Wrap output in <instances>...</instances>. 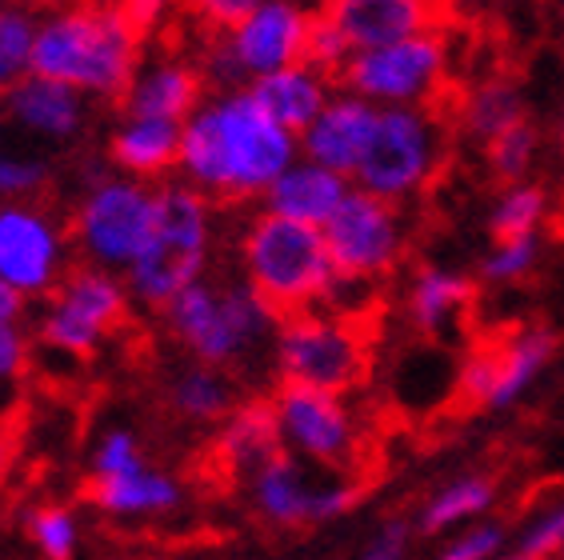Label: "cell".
<instances>
[{"mask_svg":"<svg viewBox=\"0 0 564 560\" xmlns=\"http://www.w3.org/2000/svg\"><path fill=\"white\" fill-rule=\"evenodd\" d=\"M293 132L272 120L252 93L196 108L181 129V164L208 201H249L293 164Z\"/></svg>","mask_w":564,"mask_h":560,"instance_id":"obj_1","label":"cell"},{"mask_svg":"<svg viewBox=\"0 0 564 560\" xmlns=\"http://www.w3.org/2000/svg\"><path fill=\"white\" fill-rule=\"evenodd\" d=\"M144 24L132 21L117 0L80 4L36 29L33 73L53 76L80 93L124 100L137 80Z\"/></svg>","mask_w":564,"mask_h":560,"instance_id":"obj_2","label":"cell"},{"mask_svg":"<svg viewBox=\"0 0 564 560\" xmlns=\"http://www.w3.org/2000/svg\"><path fill=\"white\" fill-rule=\"evenodd\" d=\"M245 272L276 321L313 309L337 277L321 225L284 213H261L245 233Z\"/></svg>","mask_w":564,"mask_h":560,"instance_id":"obj_3","label":"cell"},{"mask_svg":"<svg viewBox=\"0 0 564 560\" xmlns=\"http://www.w3.org/2000/svg\"><path fill=\"white\" fill-rule=\"evenodd\" d=\"M173 333L188 345V353L205 365L232 368L249 353L264 345L272 324H281L269 313V304L252 292V284H205L193 280L164 304Z\"/></svg>","mask_w":564,"mask_h":560,"instance_id":"obj_4","label":"cell"},{"mask_svg":"<svg viewBox=\"0 0 564 560\" xmlns=\"http://www.w3.org/2000/svg\"><path fill=\"white\" fill-rule=\"evenodd\" d=\"M208 252V196L188 184L156 193V225L129 265V289L149 309H164L176 292L200 280Z\"/></svg>","mask_w":564,"mask_h":560,"instance_id":"obj_5","label":"cell"},{"mask_svg":"<svg viewBox=\"0 0 564 560\" xmlns=\"http://www.w3.org/2000/svg\"><path fill=\"white\" fill-rule=\"evenodd\" d=\"M276 377L289 385L325 388V392H352L372 373L369 321H352L337 313H293L276 333Z\"/></svg>","mask_w":564,"mask_h":560,"instance_id":"obj_6","label":"cell"},{"mask_svg":"<svg viewBox=\"0 0 564 560\" xmlns=\"http://www.w3.org/2000/svg\"><path fill=\"white\" fill-rule=\"evenodd\" d=\"M441 144H445V129H441V108L436 105L384 108V112H377L372 137L360 152L352 176L360 181V189L397 201V196L416 193L436 173Z\"/></svg>","mask_w":564,"mask_h":560,"instance_id":"obj_7","label":"cell"},{"mask_svg":"<svg viewBox=\"0 0 564 560\" xmlns=\"http://www.w3.org/2000/svg\"><path fill=\"white\" fill-rule=\"evenodd\" d=\"M337 80L365 100H436L445 93V29L360 49L337 68Z\"/></svg>","mask_w":564,"mask_h":560,"instance_id":"obj_8","label":"cell"},{"mask_svg":"<svg viewBox=\"0 0 564 560\" xmlns=\"http://www.w3.org/2000/svg\"><path fill=\"white\" fill-rule=\"evenodd\" d=\"M53 292V309L44 313L41 336L48 348L76 360H93L100 341L129 321V297L109 272L65 269Z\"/></svg>","mask_w":564,"mask_h":560,"instance_id":"obj_9","label":"cell"},{"mask_svg":"<svg viewBox=\"0 0 564 560\" xmlns=\"http://www.w3.org/2000/svg\"><path fill=\"white\" fill-rule=\"evenodd\" d=\"M321 233H325L337 272H348V277H380L404 252L397 201L369 193V189H348L337 213L321 225Z\"/></svg>","mask_w":564,"mask_h":560,"instance_id":"obj_10","label":"cell"},{"mask_svg":"<svg viewBox=\"0 0 564 560\" xmlns=\"http://www.w3.org/2000/svg\"><path fill=\"white\" fill-rule=\"evenodd\" d=\"M156 225V193L132 181H105L85 196L73 220L80 252L100 265H132Z\"/></svg>","mask_w":564,"mask_h":560,"instance_id":"obj_11","label":"cell"},{"mask_svg":"<svg viewBox=\"0 0 564 560\" xmlns=\"http://www.w3.org/2000/svg\"><path fill=\"white\" fill-rule=\"evenodd\" d=\"M272 405H276V420H281V437L296 453H304L321 469H337V473H348L357 464V424H352V412L340 405L337 392L281 380Z\"/></svg>","mask_w":564,"mask_h":560,"instance_id":"obj_12","label":"cell"},{"mask_svg":"<svg viewBox=\"0 0 564 560\" xmlns=\"http://www.w3.org/2000/svg\"><path fill=\"white\" fill-rule=\"evenodd\" d=\"M249 485L261 517L276 528H308V525H321V520H333L340 513H348V508L357 505V496L365 493L348 476H340L333 485H313L289 449L272 453L252 473Z\"/></svg>","mask_w":564,"mask_h":560,"instance_id":"obj_13","label":"cell"},{"mask_svg":"<svg viewBox=\"0 0 564 560\" xmlns=\"http://www.w3.org/2000/svg\"><path fill=\"white\" fill-rule=\"evenodd\" d=\"M304 36H308V12L289 0H264L232 29L217 56V76L240 80V76H264L284 65H301Z\"/></svg>","mask_w":564,"mask_h":560,"instance_id":"obj_14","label":"cell"},{"mask_svg":"<svg viewBox=\"0 0 564 560\" xmlns=\"http://www.w3.org/2000/svg\"><path fill=\"white\" fill-rule=\"evenodd\" d=\"M65 240L56 225L33 205L0 208V277L12 280L24 297L53 292L65 277Z\"/></svg>","mask_w":564,"mask_h":560,"instance_id":"obj_15","label":"cell"},{"mask_svg":"<svg viewBox=\"0 0 564 560\" xmlns=\"http://www.w3.org/2000/svg\"><path fill=\"white\" fill-rule=\"evenodd\" d=\"M321 12L337 24L352 49H377L401 36L441 33L453 17L445 0H325Z\"/></svg>","mask_w":564,"mask_h":560,"instance_id":"obj_16","label":"cell"},{"mask_svg":"<svg viewBox=\"0 0 564 560\" xmlns=\"http://www.w3.org/2000/svg\"><path fill=\"white\" fill-rule=\"evenodd\" d=\"M372 125H377V108L365 97L325 100V108L301 132V144L308 152V161L325 164L340 176H352L360 164V152L372 137Z\"/></svg>","mask_w":564,"mask_h":560,"instance_id":"obj_17","label":"cell"},{"mask_svg":"<svg viewBox=\"0 0 564 560\" xmlns=\"http://www.w3.org/2000/svg\"><path fill=\"white\" fill-rule=\"evenodd\" d=\"M284 449L281 420L272 400H249L225 417L217 444H213V461L228 481H252V473L269 461L272 453Z\"/></svg>","mask_w":564,"mask_h":560,"instance_id":"obj_18","label":"cell"},{"mask_svg":"<svg viewBox=\"0 0 564 560\" xmlns=\"http://www.w3.org/2000/svg\"><path fill=\"white\" fill-rule=\"evenodd\" d=\"M80 500L97 505L112 517H144V513H169L181 505L176 481L149 469H129V473H93L80 488Z\"/></svg>","mask_w":564,"mask_h":560,"instance_id":"obj_19","label":"cell"},{"mask_svg":"<svg viewBox=\"0 0 564 560\" xmlns=\"http://www.w3.org/2000/svg\"><path fill=\"white\" fill-rule=\"evenodd\" d=\"M345 193H348L345 176L325 169V164L304 161V164H289L264 189V201H269L272 213L296 216V220H308V225H325L328 216L337 213L340 201H345Z\"/></svg>","mask_w":564,"mask_h":560,"instance_id":"obj_20","label":"cell"},{"mask_svg":"<svg viewBox=\"0 0 564 560\" xmlns=\"http://www.w3.org/2000/svg\"><path fill=\"white\" fill-rule=\"evenodd\" d=\"M473 304H477V289L468 280L436 269H421L413 292H409V313H413L416 329L436 341H453V336L468 333Z\"/></svg>","mask_w":564,"mask_h":560,"instance_id":"obj_21","label":"cell"},{"mask_svg":"<svg viewBox=\"0 0 564 560\" xmlns=\"http://www.w3.org/2000/svg\"><path fill=\"white\" fill-rule=\"evenodd\" d=\"M249 93L261 100L264 112H269L272 120H281L289 132L308 129V120H313L328 100L325 80L316 76L313 65H304V61L301 65H284V68H276V73L257 76Z\"/></svg>","mask_w":564,"mask_h":560,"instance_id":"obj_22","label":"cell"},{"mask_svg":"<svg viewBox=\"0 0 564 560\" xmlns=\"http://www.w3.org/2000/svg\"><path fill=\"white\" fill-rule=\"evenodd\" d=\"M9 112L24 129L44 137H73L80 129V88L53 80V76H29L9 88Z\"/></svg>","mask_w":564,"mask_h":560,"instance_id":"obj_23","label":"cell"},{"mask_svg":"<svg viewBox=\"0 0 564 560\" xmlns=\"http://www.w3.org/2000/svg\"><path fill=\"white\" fill-rule=\"evenodd\" d=\"M205 93V73L185 65H161L144 73L141 80H132V88L124 93L120 108L129 117H164V120H185L200 105Z\"/></svg>","mask_w":564,"mask_h":560,"instance_id":"obj_24","label":"cell"},{"mask_svg":"<svg viewBox=\"0 0 564 560\" xmlns=\"http://www.w3.org/2000/svg\"><path fill=\"white\" fill-rule=\"evenodd\" d=\"M181 120L129 117V125L112 137L109 152L132 176H161L181 161Z\"/></svg>","mask_w":564,"mask_h":560,"instance_id":"obj_25","label":"cell"},{"mask_svg":"<svg viewBox=\"0 0 564 560\" xmlns=\"http://www.w3.org/2000/svg\"><path fill=\"white\" fill-rule=\"evenodd\" d=\"M553 345H556L553 333H544V329H529V333H521V336H505L489 409H505V405H512V400L521 397L524 388H529V380L549 365Z\"/></svg>","mask_w":564,"mask_h":560,"instance_id":"obj_26","label":"cell"},{"mask_svg":"<svg viewBox=\"0 0 564 560\" xmlns=\"http://www.w3.org/2000/svg\"><path fill=\"white\" fill-rule=\"evenodd\" d=\"M169 405L176 409V417L213 424V420H225L237 409V388L225 373H217V365H200L181 373L169 385Z\"/></svg>","mask_w":564,"mask_h":560,"instance_id":"obj_27","label":"cell"},{"mask_svg":"<svg viewBox=\"0 0 564 560\" xmlns=\"http://www.w3.org/2000/svg\"><path fill=\"white\" fill-rule=\"evenodd\" d=\"M492 496H497L492 476H465V481H453L445 493L436 496L433 505L424 508L421 532L424 537H436L441 528L456 525V520L477 517V513H485V508L492 505Z\"/></svg>","mask_w":564,"mask_h":560,"instance_id":"obj_28","label":"cell"},{"mask_svg":"<svg viewBox=\"0 0 564 560\" xmlns=\"http://www.w3.org/2000/svg\"><path fill=\"white\" fill-rule=\"evenodd\" d=\"M460 112H465L468 129L485 140H492L497 132L512 129V125H521L524 120V105H521V97H517V88L500 85V80L497 85L477 88V93L460 105Z\"/></svg>","mask_w":564,"mask_h":560,"instance_id":"obj_29","label":"cell"},{"mask_svg":"<svg viewBox=\"0 0 564 560\" xmlns=\"http://www.w3.org/2000/svg\"><path fill=\"white\" fill-rule=\"evenodd\" d=\"M544 208H549V196L536 184H524V189H509L500 196V205L492 208L489 233L492 240H512V237H529L541 225Z\"/></svg>","mask_w":564,"mask_h":560,"instance_id":"obj_30","label":"cell"},{"mask_svg":"<svg viewBox=\"0 0 564 560\" xmlns=\"http://www.w3.org/2000/svg\"><path fill=\"white\" fill-rule=\"evenodd\" d=\"M36 24L17 9H0V93H9L33 68Z\"/></svg>","mask_w":564,"mask_h":560,"instance_id":"obj_31","label":"cell"},{"mask_svg":"<svg viewBox=\"0 0 564 560\" xmlns=\"http://www.w3.org/2000/svg\"><path fill=\"white\" fill-rule=\"evenodd\" d=\"M532 152H536V137H532V125L521 120V125H512V129L497 132L489 140V169L500 184H512L521 181L524 169H529Z\"/></svg>","mask_w":564,"mask_h":560,"instance_id":"obj_32","label":"cell"},{"mask_svg":"<svg viewBox=\"0 0 564 560\" xmlns=\"http://www.w3.org/2000/svg\"><path fill=\"white\" fill-rule=\"evenodd\" d=\"M29 537H33V545L44 552V557L53 560H68L76 549V525L73 517H68L65 508H36L33 517H29Z\"/></svg>","mask_w":564,"mask_h":560,"instance_id":"obj_33","label":"cell"},{"mask_svg":"<svg viewBox=\"0 0 564 560\" xmlns=\"http://www.w3.org/2000/svg\"><path fill=\"white\" fill-rule=\"evenodd\" d=\"M536 265V237H512V240H497V252L485 260V277L509 284V280H521L532 272Z\"/></svg>","mask_w":564,"mask_h":560,"instance_id":"obj_34","label":"cell"},{"mask_svg":"<svg viewBox=\"0 0 564 560\" xmlns=\"http://www.w3.org/2000/svg\"><path fill=\"white\" fill-rule=\"evenodd\" d=\"M141 449L132 441V432L117 429L109 432L97 449V473H129V469H141Z\"/></svg>","mask_w":564,"mask_h":560,"instance_id":"obj_35","label":"cell"},{"mask_svg":"<svg viewBox=\"0 0 564 560\" xmlns=\"http://www.w3.org/2000/svg\"><path fill=\"white\" fill-rule=\"evenodd\" d=\"M48 176L41 161H17V157H0V196H29L36 193Z\"/></svg>","mask_w":564,"mask_h":560,"instance_id":"obj_36","label":"cell"},{"mask_svg":"<svg viewBox=\"0 0 564 560\" xmlns=\"http://www.w3.org/2000/svg\"><path fill=\"white\" fill-rule=\"evenodd\" d=\"M553 552H564V505L553 508L544 520H536L529 537L521 540V557L536 560V557H553Z\"/></svg>","mask_w":564,"mask_h":560,"instance_id":"obj_37","label":"cell"},{"mask_svg":"<svg viewBox=\"0 0 564 560\" xmlns=\"http://www.w3.org/2000/svg\"><path fill=\"white\" fill-rule=\"evenodd\" d=\"M188 9H193V17H200V21L208 24V29H237L245 17H249L257 4H264V0H185Z\"/></svg>","mask_w":564,"mask_h":560,"instance_id":"obj_38","label":"cell"},{"mask_svg":"<svg viewBox=\"0 0 564 560\" xmlns=\"http://www.w3.org/2000/svg\"><path fill=\"white\" fill-rule=\"evenodd\" d=\"M500 545H505V532H500L497 525H485V528H477V532L460 537L456 545H448L445 560H485V557H492Z\"/></svg>","mask_w":564,"mask_h":560,"instance_id":"obj_39","label":"cell"},{"mask_svg":"<svg viewBox=\"0 0 564 560\" xmlns=\"http://www.w3.org/2000/svg\"><path fill=\"white\" fill-rule=\"evenodd\" d=\"M404 549H409V525H404V520H389V525L380 528L377 537L369 540L365 557L369 560H397V557H404Z\"/></svg>","mask_w":564,"mask_h":560,"instance_id":"obj_40","label":"cell"},{"mask_svg":"<svg viewBox=\"0 0 564 560\" xmlns=\"http://www.w3.org/2000/svg\"><path fill=\"white\" fill-rule=\"evenodd\" d=\"M21 365H24L21 333L12 329V321H0V385H4L12 373H21Z\"/></svg>","mask_w":564,"mask_h":560,"instance_id":"obj_41","label":"cell"},{"mask_svg":"<svg viewBox=\"0 0 564 560\" xmlns=\"http://www.w3.org/2000/svg\"><path fill=\"white\" fill-rule=\"evenodd\" d=\"M24 313V292L12 280L0 277V321H17Z\"/></svg>","mask_w":564,"mask_h":560,"instance_id":"obj_42","label":"cell"},{"mask_svg":"<svg viewBox=\"0 0 564 560\" xmlns=\"http://www.w3.org/2000/svg\"><path fill=\"white\" fill-rule=\"evenodd\" d=\"M117 4H120V9H124V12H129L132 21H141L144 29H149L152 17H156V9H161L164 0H117Z\"/></svg>","mask_w":564,"mask_h":560,"instance_id":"obj_43","label":"cell"},{"mask_svg":"<svg viewBox=\"0 0 564 560\" xmlns=\"http://www.w3.org/2000/svg\"><path fill=\"white\" fill-rule=\"evenodd\" d=\"M12 453H17V444H12V429H9V420H0V481H4V473H9Z\"/></svg>","mask_w":564,"mask_h":560,"instance_id":"obj_44","label":"cell"}]
</instances>
